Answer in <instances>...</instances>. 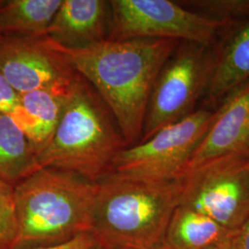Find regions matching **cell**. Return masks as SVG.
Returning <instances> with one entry per match:
<instances>
[{"label": "cell", "mask_w": 249, "mask_h": 249, "mask_svg": "<svg viewBox=\"0 0 249 249\" xmlns=\"http://www.w3.org/2000/svg\"><path fill=\"white\" fill-rule=\"evenodd\" d=\"M51 42L96 89L115 117L126 147L140 142L153 85L180 41L107 40L80 49Z\"/></svg>", "instance_id": "6da1fadb"}, {"label": "cell", "mask_w": 249, "mask_h": 249, "mask_svg": "<svg viewBox=\"0 0 249 249\" xmlns=\"http://www.w3.org/2000/svg\"><path fill=\"white\" fill-rule=\"evenodd\" d=\"M181 178L149 181L109 174L97 182L90 232L96 245L163 249L166 228L180 204Z\"/></svg>", "instance_id": "7a4b0ae2"}, {"label": "cell", "mask_w": 249, "mask_h": 249, "mask_svg": "<svg viewBox=\"0 0 249 249\" xmlns=\"http://www.w3.org/2000/svg\"><path fill=\"white\" fill-rule=\"evenodd\" d=\"M97 183L41 167L14 186L18 235L14 249H45L90 232Z\"/></svg>", "instance_id": "3957f363"}, {"label": "cell", "mask_w": 249, "mask_h": 249, "mask_svg": "<svg viewBox=\"0 0 249 249\" xmlns=\"http://www.w3.org/2000/svg\"><path fill=\"white\" fill-rule=\"evenodd\" d=\"M126 147L112 112L89 81L78 74L50 142L37 155L41 167L77 174L97 183Z\"/></svg>", "instance_id": "277c9868"}, {"label": "cell", "mask_w": 249, "mask_h": 249, "mask_svg": "<svg viewBox=\"0 0 249 249\" xmlns=\"http://www.w3.org/2000/svg\"><path fill=\"white\" fill-rule=\"evenodd\" d=\"M217 53L213 45L179 43L153 85L140 142L196 111L198 100L208 92Z\"/></svg>", "instance_id": "5b68a950"}, {"label": "cell", "mask_w": 249, "mask_h": 249, "mask_svg": "<svg viewBox=\"0 0 249 249\" xmlns=\"http://www.w3.org/2000/svg\"><path fill=\"white\" fill-rule=\"evenodd\" d=\"M214 116L215 110L202 108L160 128L147 141L120 151L109 174L149 181L180 179Z\"/></svg>", "instance_id": "8992f818"}, {"label": "cell", "mask_w": 249, "mask_h": 249, "mask_svg": "<svg viewBox=\"0 0 249 249\" xmlns=\"http://www.w3.org/2000/svg\"><path fill=\"white\" fill-rule=\"evenodd\" d=\"M180 205L234 231L249 218V151L206 161L181 178Z\"/></svg>", "instance_id": "52a82bcc"}, {"label": "cell", "mask_w": 249, "mask_h": 249, "mask_svg": "<svg viewBox=\"0 0 249 249\" xmlns=\"http://www.w3.org/2000/svg\"><path fill=\"white\" fill-rule=\"evenodd\" d=\"M108 40L172 39L212 46L230 23L207 18L170 0H111Z\"/></svg>", "instance_id": "ba28073f"}, {"label": "cell", "mask_w": 249, "mask_h": 249, "mask_svg": "<svg viewBox=\"0 0 249 249\" xmlns=\"http://www.w3.org/2000/svg\"><path fill=\"white\" fill-rule=\"evenodd\" d=\"M0 71L18 94L71 83L79 74L47 36H0Z\"/></svg>", "instance_id": "9c48e42d"}, {"label": "cell", "mask_w": 249, "mask_h": 249, "mask_svg": "<svg viewBox=\"0 0 249 249\" xmlns=\"http://www.w3.org/2000/svg\"><path fill=\"white\" fill-rule=\"evenodd\" d=\"M249 151V80L228 94L217 110L186 173L206 161ZM185 175V174H184Z\"/></svg>", "instance_id": "30bf717a"}, {"label": "cell", "mask_w": 249, "mask_h": 249, "mask_svg": "<svg viewBox=\"0 0 249 249\" xmlns=\"http://www.w3.org/2000/svg\"><path fill=\"white\" fill-rule=\"evenodd\" d=\"M110 20V1L63 0L46 36L66 48H85L108 40Z\"/></svg>", "instance_id": "8fae6325"}, {"label": "cell", "mask_w": 249, "mask_h": 249, "mask_svg": "<svg viewBox=\"0 0 249 249\" xmlns=\"http://www.w3.org/2000/svg\"><path fill=\"white\" fill-rule=\"evenodd\" d=\"M72 82L19 94L18 107L11 116L26 134L36 156L45 150L58 126Z\"/></svg>", "instance_id": "7c38bea8"}, {"label": "cell", "mask_w": 249, "mask_h": 249, "mask_svg": "<svg viewBox=\"0 0 249 249\" xmlns=\"http://www.w3.org/2000/svg\"><path fill=\"white\" fill-rule=\"evenodd\" d=\"M232 232L209 216L179 204L166 228L163 249H210L229 240Z\"/></svg>", "instance_id": "4fadbf2b"}, {"label": "cell", "mask_w": 249, "mask_h": 249, "mask_svg": "<svg viewBox=\"0 0 249 249\" xmlns=\"http://www.w3.org/2000/svg\"><path fill=\"white\" fill-rule=\"evenodd\" d=\"M217 53L207 102L215 104L249 80V19L243 21Z\"/></svg>", "instance_id": "5bb4252c"}, {"label": "cell", "mask_w": 249, "mask_h": 249, "mask_svg": "<svg viewBox=\"0 0 249 249\" xmlns=\"http://www.w3.org/2000/svg\"><path fill=\"white\" fill-rule=\"evenodd\" d=\"M62 1L0 0V36H46Z\"/></svg>", "instance_id": "9a60e30c"}, {"label": "cell", "mask_w": 249, "mask_h": 249, "mask_svg": "<svg viewBox=\"0 0 249 249\" xmlns=\"http://www.w3.org/2000/svg\"><path fill=\"white\" fill-rule=\"evenodd\" d=\"M40 168L26 134L12 116L0 113V178L16 186Z\"/></svg>", "instance_id": "2e32d148"}, {"label": "cell", "mask_w": 249, "mask_h": 249, "mask_svg": "<svg viewBox=\"0 0 249 249\" xmlns=\"http://www.w3.org/2000/svg\"><path fill=\"white\" fill-rule=\"evenodd\" d=\"M179 3L197 14L231 25L236 20L249 19V0H194Z\"/></svg>", "instance_id": "e0dca14e"}, {"label": "cell", "mask_w": 249, "mask_h": 249, "mask_svg": "<svg viewBox=\"0 0 249 249\" xmlns=\"http://www.w3.org/2000/svg\"><path fill=\"white\" fill-rule=\"evenodd\" d=\"M17 235L14 186L0 178V249H14Z\"/></svg>", "instance_id": "ac0fdd59"}, {"label": "cell", "mask_w": 249, "mask_h": 249, "mask_svg": "<svg viewBox=\"0 0 249 249\" xmlns=\"http://www.w3.org/2000/svg\"><path fill=\"white\" fill-rule=\"evenodd\" d=\"M19 94L0 71V113L11 116L18 107Z\"/></svg>", "instance_id": "d6986e66"}, {"label": "cell", "mask_w": 249, "mask_h": 249, "mask_svg": "<svg viewBox=\"0 0 249 249\" xmlns=\"http://www.w3.org/2000/svg\"><path fill=\"white\" fill-rule=\"evenodd\" d=\"M95 245L96 241L91 232H85L62 245L36 249H91Z\"/></svg>", "instance_id": "ffe728a7"}, {"label": "cell", "mask_w": 249, "mask_h": 249, "mask_svg": "<svg viewBox=\"0 0 249 249\" xmlns=\"http://www.w3.org/2000/svg\"><path fill=\"white\" fill-rule=\"evenodd\" d=\"M230 246L231 249H249V218L233 231L230 238Z\"/></svg>", "instance_id": "44dd1931"}, {"label": "cell", "mask_w": 249, "mask_h": 249, "mask_svg": "<svg viewBox=\"0 0 249 249\" xmlns=\"http://www.w3.org/2000/svg\"><path fill=\"white\" fill-rule=\"evenodd\" d=\"M210 249H231V246H230V239L229 240L223 242L221 244H218L216 246H214L213 248Z\"/></svg>", "instance_id": "7402d4cb"}, {"label": "cell", "mask_w": 249, "mask_h": 249, "mask_svg": "<svg viewBox=\"0 0 249 249\" xmlns=\"http://www.w3.org/2000/svg\"><path fill=\"white\" fill-rule=\"evenodd\" d=\"M91 249H121V248H110V247H103V246H99V245H95Z\"/></svg>", "instance_id": "603a6c76"}]
</instances>
